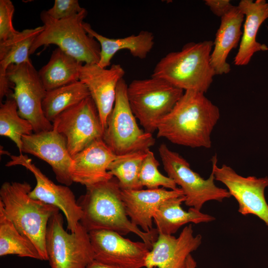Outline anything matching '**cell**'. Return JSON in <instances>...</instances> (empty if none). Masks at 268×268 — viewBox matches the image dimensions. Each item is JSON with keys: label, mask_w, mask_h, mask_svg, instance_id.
Here are the masks:
<instances>
[{"label": "cell", "mask_w": 268, "mask_h": 268, "mask_svg": "<svg viewBox=\"0 0 268 268\" xmlns=\"http://www.w3.org/2000/svg\"><path fill=\"white\" fill-rule=\"evenodd\" d=\"M6 75L13 85L12 96L16 103L18 114L31 124L34 133L53 130L52 123L45 117L42 110L47 91L32 63L10 65Z\"/></svg>", "instance_id": "10"}, {"label": "cell", "mask_w": 268, "mask_h": 268, "mask_svg": "<svg viewBox=\"0 0 268 268\" xmlns=\"http://www.w3.org/2000/svg\"><path fill=\"white\" fill-rule=\"evenodd\" d=\"M89 96L87 87L79 80L47 91L42 104L44 114L52 123L61 113Z\"/></svg>", "instance_id": "26"}, {"label": "cell", "mask_w": 268, "mask_h": 268, "mask_svg": "<svg viewBox=\"0 0 268 268\" xmlns=\"http://www.w3.org/2000/svg\"><path fill=\"white\" fill-rule=\"evenodd\" d=\"M77 202L82 210L81 225L89 232L99 230L114 231L122 235L133 233L150 249L157 240V230L145 232L134 224L127 214L117 179H111L86 187Z\"/></svg>", "instance_id": "2"}, {"label": "cell", "mask_w": 268, "mask_h": 268, "mask_svg": "<svg viewBox=\"0 0 268 268\" xmlns=\"http://www.w3.org/2000/svg\"><path fill=\"white\" fill-rule=\"evenodd\" d=\"M220 118L218 107L196 90H186L159 122L157 137L192 148L211 146V133Z\"/></svg>", "instance_id": "1"}, {"label": "cell", "mask_w": 268, "mask_h": 268, "mask_svg": "<svg viewBox=\"0 0 268 268\" xmlns=\"http://www.w3.org/2000/svg\"><path fill=\"white\" fill-rule=\"evenodd\" d=\"M27 182H5L0 189V208L20 233L29 239L43 261H48L46 236L51 217L59 209L31 198Z\"/></svg>", "instance_id": "3"}, {"label": "cell", "mask_w": 268, "mask_h": 268, "mask_svg": "<svg viewBox=\"0 0 268 268\" xmlns=\"http://www.w3.org/2000/svg\"><path fill=\"white\" fill-rule=\"evenodd\" d=\"M10 158L6 166H22L35 178L36 185L30 192L29 196L61 210L66 219L67 230L70 232H75L82 218V210L68 187L55 184L32 163V160L27 155H11Z\"/></svg>", "instance_id": "13"}, {"label": "cell", "mask_w": 268, "mask_h": 268, "mask_svg": "<svg viewBox=\"0 0 268 268\" xmlns=\"http://www.w3.org/2000/svg\"><path fill=\"white\" fill-rule=\"evenodd\" d=\"M46 247L51 268H86L94 260L89 232L80 223L75 232H67L60 210L49 221Z\"/></svg>", "instance_id": "8"}, {"label": "cell", "mask_w": 268, "mask_h": 268, "mask_svg": "<svg viewBox=\"0 0 268 268\" xmlns=\"http://www.w3.org/2000/svg\"><path fill=\"white\" fill-rule=\"evenodd\" d=\"M158 152L167 176L180 187L185 197V204L201 210L203 204L210 201L222 202L231 197L227 189L217 187L211 172L204 179L191 168L189 163L178 153L170 150L164 143Z\"/></svg>", "instance_id": "9"}, {"label": "cell", "mask_w": 268, "mask_h": 268, "mask_svg": "<svg viewBox=\"0 0 268 268\" xmlns=\"http://www.w3.org/2000/svg\"><path fill=\"white\" fill-rule=\"evenodd\" d=\"M244 20V15L238 6H233L221 17L210 58V65L215 75L230 72V65L227 62V58L231 50L237 47L241 38Z\"/></svg>", "instance_id": "21"}, {"label": "cell", "mask_w": 268, "mask_h": 268, "mask_svg": "<svg viewBox=\"0 0 268 268\" xmlns=\"http://www.w3.org/2000/svg\"><path fill=\"white\" fill-rule=\"evenodd\" d=\"M12 93L6 97L3 103H0V135L13 141L18 147L19 154H22V136L32 134L33 128L28 121L19 115Z\"/></svg>", "instance_id": "28"}, {"label": "cell", "mask_w": 268, "mask_h": 268, "mask_svg": "<svg viewBox=\"0 0 268 268\" xmlns=\"http://www.w3.org/2000/svg\"><path fill=\"white\" fill-rule=\"evenodd\" d=\"M87 14V11L84 8L78 14L68 18L56 20L46 10L42 11L40 18L44 29L34 40L30 55L42 46L54 44L82 64H98L100 46L83 27V20Z\"/></svg>", "instance_id": "5"}, {"label": "cell", "mask_w": 268, "mask_h": 268, "mask_svg": "<svg viewBox=\"0 0 268 268\" xmlns=\"http://www.w3.org/2000/svg\"><path fill=\"white\" fill-rule=\"evenodd\" d=\"M184 196L178 188L167 190L157 189L121 190V197L127 215L131 222L145 232H151L154 215L161 204L165 200Z\"/></svg>", "instance_id": "19"}, {"label": "cell", "mask_w": 268, "mask_h": 268, "mask_svg": "<svg viewBox=\"0 0 268 268\" xmlns=\"http://www.w3.org/2000/svg\"><path fill=\"white\" fill-rule=\"evenodd\" d=\"M159 163L154 153L150 150H148L139 175L141 186L148 189L159 188L160 186L173 190L178 189L177 185L172 179L159 172Z\"/></svg>", "instance_id": "30"}, {"label": "cell", "mask_w": 268, "mask_h": 268, "mask_svg": "<svg viewBox=\"0 0 268 268\" xmlns=\"http://www.w3.org/2000/svg\"><path fill=\"white\" fill-rule=\"evenodd\" d=\"M125 74L119 64L112 65L109 68L98 64H81L79 66L78 79L87 87L104 129L115 104L118 84Z\"/></svg>", "instance_id": "16"}, {"label": "cell", "mask_w": 268, "mask_h": 268, "mask_svg": "<svg viewBox=\"0 0 268 268\" xmlns=\"http://www.w3.org/2000/svg\"><path fill=\"white\" fill-rule=\"evenodd\" d=\"M185 201V197L182 196L169 199L161 204L153 218L158 234L172 235L187 223H208L215 220L214 216L193 207L185 210L181 207Z\"/></svg>", "instance_id": "24"}, {"label": "cell", "mask_w": 268, "mask_h": 268, "mask_svg": "<svg viewBox=\"0 0 268 268\" xmlns=\"http://www.w3.org/2000/svg\"><path fill=\"white\" fill-rule=\"evenodd\" d=\"M94 260L114 268L144 267L149 248L143 241L134 242L110 230L90 231Z\"/></svg>", "instance_id": "14"}, {"label": "cell", "mask_w": 268, "mask_h": 268, "mask_svg": "<svg viewBox=\"0 0 268 268\" xmlns=\"http://www.w3.org/2000/svg\"><path fill=\"white\" fill-rule=\"evenodd\" d=\"M83 25L87 34L100 44V54L98 65L103 68H107L111 65L112 59L120 50H127L133 57L144 59L154 45V34L148 31H141L137 35L124 38H109L95 31L87 22H84Z\"/></svg>", "instance_id": "23"}, {"label": "cell", "mask_w": 268, "mask_h": 268, "mask_svg": "<svg viewBox=\"0 0 268 268\" xmlns=\"http://www.w3.org/2000/svg\"><path fill=\"white\" fill-rule=\"evenodd\" d=\"M52 124L53 129L65 137L72 157L93 141L103 138L105 131L90 96L61 113Z\"/></svg>", "instance_id": "11"}, {"label": "cell", "mask_w": 268, "mask_h": 268, "mask_svg": "<svg viewBox=\"0 0 268 268\" xmlns=\"http://www.w3.org/2000/svg\"><path fill=\"white\" fill-rule=\"evenodd\" d=\"M191 224L185 226L178 237L158 234L148 253L146 268H185L188 257L202 243L201 234L194 235Z\"/></svg>", "instance_id": "17"}, {"label": "cell", "mask_w": 268, "mask_h": 268, "mask_svg": "<svg viewBox=\"0 0 268 268\" xmlns=\"http://www.w3.org/2000/svg\"><path fill=\"white\" fill-rule=\"evenodd\" d=\"M237 6L244 14L245 19L234 63L236 66H242L248 65L255 53L268 50L266 45L256 40L261 25L268 18V2L266 0H242Z\"/></svg>", "instance_id": "20"}, {"label": "cell", "mask_w": 268, "mask_h": 268, "mask_svg": "<svg viewBox=\"0 0 268 268\" xmlns=\"http://www.w3.org/2000/svg\"><path fill=\"white\" fill-rule=\"evenodd\" d=\"M44 26L26 29L8 39L0 41V100L12 93L13 85L7 78L6 71L11 65L31 62L30 50L38 35L44 30Z\"/></svg>", "instance_id": "22"}, {"label": "cell", "mask_w": 268, "mask_h": 268, "mask_svg": "<svg viewBox=\"0 0 268 268\" xmlns=\"http://www.w3.org/2000/svg\"><path fill=\"white\" fill-rule=\"evenodd\" d=\"M86 268H114L105 264L94 260L91 262L86 267Z\"/></svg>", "instance_id": "34"}, {"label": "cell", "mask_w": 268, "mask_h": 268, "mask_svg": "<svg viewBox=\"0 0 268 268\" xmlns=\"http://www.w3.org/2000/svg\"><path fill=\"white\" fill-rule=\"evenodd\" d=\"M81 64L60 48H56L49 62L38 71L46 91L79 80L78 67Z\"/></svg>", "instance_id": "25"}, {"label": "cell", "mask_w": 268, "mask_h": 268, "mask_svg": "<svg viewBox=\"0 0 268 268\" xmlns=\"http://www.w3.org/2000/svg\"><path fill=\"white\" fill-rule=\"evenodd\" d=\"M14 6L10 0H0V41L17 34L12 24Z\"/></svg>", "instance_id": "31"}, {"label": "cell", "mask_w": 268, "mask_h": 268, "mask_svg": "<svg viewBox=\"0 0 268 268\" xmlns=\"http://www.w3.org/2000/svg\"><path fill=\"white\" fill-rule=\"evenodd\" d=\"M10 255L43 261L32 242L19 232L0 208V256Z\"/></svg>", "instance_id": "27"}, {"label": "cell", "mask_w": 268, "mask_h": 268, "mask_svg": "<svg viewBox=\"0 0 268 268\" xmlns=\"http://www.w3.org/2000/svg\"><path fill=\"white\" fill-rule=\"evenodd\" d=\"M21 152L48 163L59 183L67 186L73 183L70 173L72 157L65 137L54 129L23 135Z\"/></svg>", "instance_id": "15"}, {"label": "cell", "mask_w": 268, "mask_h": 268, "mask_svg": "<svg viewBox=\"0 0 268 268\" xmlns=\"http://www.w3.org/2000/svg\"><path fill=\"white\" fill-rule=\"evenodd\" d=\"M212 41L190 42L168 53L156 65L151 76L164 79L183 90L207 92L215 75L210 63Z\"/></svg>", "instance_id": "4"}, {"label": "cell", "mask_w": 268, "mask_h": 268, "mask_svg": "<svg viewBox=\"0 0 268 268\" xmlns=\"http://www.w3.org/2000/svg\"><path fill=\"white\" fill-rule=\"evenodd\" d=\"M83 9L77 0H55L53 6L46 11L52 18L62 20L78 14Z\"/></svg>", "instance_id": "32"}, {"label": "cell", "mask_w": 268, "mask_h": 268, "mask_svg": "<svg viewBox=\"0 0 268 268\" xmlns=\"http://www.w3.org/2000/svg\"><path fill=\"white\" fill-rule=\"evenodd\" d=\"M127 87L125 79H121L103 136L105 143L117 156L146 151L155 141L152 134L138 127L128 101Z\"/></svg>", "instance_id": "7"}, {"label": "cell", "mask_w": 268, "mask_h": 268, "mask_svg": "<svg viewBox=\"0 0 268 268\" xmlns=\"http://www.w3.org/2000/svg\"><path fill=\"white\" fill-rule=\"evenodd\" d=\"M147 151L118 156L110 164L108 171L117 179L121 190L142 189L139 175Z\"/></svg>", "instance_id": "29"}, {"label": "cell", "mask_w": 268, "mask_h": 268, "mask_svg": "<svg viewBox=\"0 0 268 268\" xmlns=\"http://www.w3.org/2000/svg\"><path fill=\"white\" fill-rule=\"evenodd\" d=\"M197 266L196 261L190 254L187 259L185 268H196Z\"/></svg>", "instance_id": "35"}, {"label": "cell", "mask_w": 268, "mask_h": 268, "mask_svg": "<svg viewBox=\"0 0 268 268\" xmlns=\"http://www.w3.org/2000/svg\"><path fill=\"white\" fill-rule=\"evenodd\" d=\"M118 156L103 138L93 141L72 157L70 173L73 182L87 187L111 179L113 176L108 169Z\"/></svg>", "instance_id": "18"}, {"label": "cell", "mask_w": 268, "mask_h": 268, "mask_svg": "<svg viewBox=\"0 0 268 268\" xmlns=\"http://www.w3.org/2000/svg\"><path fill=\"white\" fill-rule=\"evenodd\" d=\"M183 93V90L152 76L134 80L127 87L128 99L134 115L144 131L151 134Z\"/></svg>", "instance_id": "6"}, {"label": "cell", "mask_w": 268, "mask_h": 268, "mask_svg": "<svg viewBox=\"0 0 268 268\" xmlns=\"http://www.w3.org/2000/svg\"><path fill=\"white\" fill-rule=\"evenodd\" d=\"M205 4L215 15L222 17L233 7L229 0H205Z\"/></svg>", "instance_id": "33"}, {"label": "cell", "mask_w": 268, "mask_h": 268, "mask_svg": "<svg viewBox=\"0 0 268 268\" xmlns=\"http://www.w3.org/2000/svg\"><path fill=\"white\" fill-rule=\"evenodd\" d=\"M215 180L223 183L230 195L238 203V211L243 215L253 214L263 220L268 227V204L265 191L268 187V177H243L230 166H217L216 155L211 159Z\"/></svg>", "instance_id": "12"}]
</instances>
